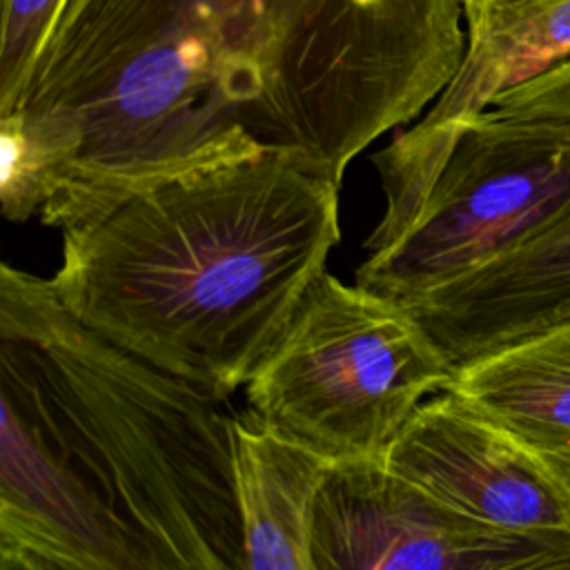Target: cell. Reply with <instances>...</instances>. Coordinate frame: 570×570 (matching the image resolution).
Instances as JSON below:
<instances>
[{
	"label": "cell",
	"instance_id": "2",
	"mask_svg": "<svg viewBox=\"0 0 570 570\" xmlns=\"http://www.w3.org/2000/svg\"><path fill=\"white\" fill-rule=\"evenodd\" d=\"M338 189L281 149L209 163L62 229L49 281L80 323L227 401L341 240Z\"/></svg>",
	"mask_w": 570,
	"mask_h": 570
},
{
	"label": "cell",
	"instance_id": "4",
	"mask_svg": "<svg viewBox=\"0 0 570 570\" xmlns=\"http://www.w3.org/2000/svg\"><path fill=\"white\" fill-rule=\"evenodd\" d=\"M385 209L356 283L396 301L528 240L570 209V125L492 107L405 129L372 156Z\"/></svg>",
	"mask_w": 570,
	"mask_h": 570
},
{
	"label": "cell",
	"instance_id": "10",
	"mask_svg": "<svg viewBox=\"0 0 570 570\" xmlns=\"http://www.w3.org/2000/svg\"><path fill=\"white\" fill-rule=\"evenodd\" d=\"M232 463L243 570H312L314 512L330 461L245 412L232 421Z\"/></svg>",
	"mask_w": 570,
	"mask_h": 570
},
{
	"label": "cell",
	"instance_id": "6",
	"mask_svg": "<svg viewBox=\"0 0 570 570\" xmlns=\"http://www.w3.org/2000/svg\"><path fill=\"white\" fill-rule=\"evenodd\" d=\"M309 552L312 570H570V534L476 521L383 459L330 463Z\"/></svg>",
	"mask_w": 570,
	"mask_h": 570
},
{
	"label": "cell",
	"instance_id": "3",
	"mask_svg": "<svg viewBox=\"0 0 570 570\" xmlns=\"http://www.w3.org/2000/svg\"><path fill=\"white\" fill-rule=\"evenodd\" d=\"M0 372L27 390L145 570H243L225 401L94 332L49 278L11 265Z\"/></svg>",
	"mask_w": 570,
	"mask_h": 570
},
{
	"label": "cell",
	"instance_id": "16",
	"mask_svg": "<svg viewBox=\"0 0 570 570\" xmlns=\"http://www.w3.org/2000/svg\"><path fill=\"white\" fill-rule=\"evenodd\" d=\"M554 463H557L559 472L563 474V479H566V483H568V488H570V461H554Z\"/></svg>",
	"mask_w": 570,
	"mask_h": 570
},
{
	"label": "cell",
	"instance_id": "9",
	"mask_svg": "<svg viewBox=\"0 0 570 570\" xmlns=\"http://www.w3.org/2000/svg\"><path fill=\"white\" fill-rule=\"evenodd\" d=\"M399 303L454 370L570 323V209L528 240Z\"/></svg>",
	"mask_w": 570,
	"mask_h": 570
},
{
	"label": "cell",
	"instance_id": "13",
	"mask_svg": "<svg viewBox=\"0 0 570 570\" xmlns=\"http://www.w3.org/2000/svg\"><path fill=\"white\" fill-rule=\"evenodd\" d=\"M65 0H0V116L18 105Z\"/></svg>",
	"mask_w": 570,
	"mask_h": 570
},
{
	"label": "cell",
	"instance_id": "11",
	"mask_svg": "<svg viewBox=\"0 0 570 570\" xmlns=\"http://www.w3.org/2000/svg\"><path fill=\"white\" fill-rule=\"evenodd\" d=\"M468 407L550 461H570V323L454 370Z\"/></svg>",
	"mask_w": 570,
	"mask_h": 570
},
{
	"label": "cell",
	"instance_id": "14",
	"mask_svg": "<svg viewBox=\"0 0 570 570\" xmlns=\"http://www.w3.org/2000/svg\"><path fill=\"white\" fill-rule=\"evenodd\" d=\"M492 109L519 118L570 125V58L494 98Z\"/></svg>",
	"mask_w": 570,
	"mask_h": 570
},
{
	"label": "cell",
	"instance_id": "1",
	"mask_svg": "<svg viewBox=\"0 0 570 570\" xmlns=\"http://www.w3.org/2000/svg\"><path fill=\"white\" fill-rule=\"evenodd\" d=\"M461 0H65L16 127L58 223L265 147L341 185L456 76Z\"/></svg>",
	"mask_w": 570,
	"mask_h": 570
},
{
	"label": "cell",
	"instance_id": "12",
	"mask_svg": "<svg viewBox=\"0 0 570 570\" xmlns=\"http://www.w3.org/2000/svg\"><path fill=\"white\" fill-rule=\"evenodd\" d=\"M568 58L570 0H512L468 27V49L456 76L412 127L430 131L465 122L503 91Z\"/></svg>",
	"mask_w": 570,
	"mask_h": 570
},
{
	"label": "cell",
	"instance_id": "5",
	"mask_svg": "<svg viewBox=\"0 0 570 570\" xmlns=\"http://www.w3.org/2000/svg\"><path fill=\"white\" fill-rule=\"evenodd\" d=\"M452 363L392 296L325 269L245 385L249 412L274 434L330 463L385 459Z\"/></svg>",
	"mask_w": 570,
	"mask_h": 570
},
{
	"label": "cell",
	"instance_id": "7",
	"mask_svg": "<svg viewBox=\"0 0 570 570\" xmlns=\"http://www.w3.org/2000/svg\"><path fill=\"white\" fill-rule=\"evenodd\" d=\"M383 461L476 521L530 534H570V488L557 463L450 390L414 410Z\"/></svg>",
	"mask_w": 570,
	"mask_h": 570
},
{
	"label": "cell",
	"instance_id": "15",
	"mask_svg": "<svg viewBox=\"0 0 570 570\" xmlns=\"http://www.w3.org/2000/svg\"><path fill=\"white\" fill-rule=\"evenodd\" d=\"M508 2H512V0H461L468 27L479 24L488 13H492L494 9H499V7L508 4Z\"/></svg>",
	"mask_w": 570,
	"mask_h": 570
},
{
	"label": "cell",
	"instance_id": "8",
	"mask_svg": "<svg viewBox=\"0 0 570 570\" xmlns=\"http://www.w3.org/2000/svg\"><path fill=\"white\" fill-rule=\"evenodd\" d=\"M0 570H145L27 390L0 372Z\"/></svg>",
	"mask_w": 570,
	"mask_h": 570
}]
</instances>
